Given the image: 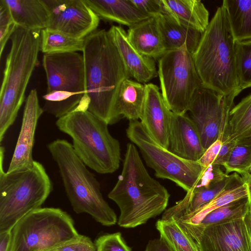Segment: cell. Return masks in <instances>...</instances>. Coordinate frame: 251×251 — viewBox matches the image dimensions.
<instances>
[{"label":"cell","mask_w":251,"mask_h":251,"mask_svg":"<svg viewBox=\"0 0 251 251\" xmlns=\"http://www.w3.org/2000/svg\"><path fill=\"white\" fill-rule=\"evenodd\" d=\"M84 44V39L74 38L47 28L41 30L40 51L44 54L82 51Z\"/></svg>","instance_id":"f546056e"},{"label":"cell","mask_w":251,"mask_h":251,"mask_svg":"<svg viewBox=\"0 0 251 251\" xmlns=\"http://www.w3.org/2000/svg\"><path fill=\"white\" fill-rule=\"evenodd\" d=\"M42 65L47 81L42 108L59 119L87 98L83 56L78 52L44 54Z\"/></svg>","instance_id":"ba28073f"},{"label":"cell","mask_w":251,"mask_h":251,"mask_svg":"<svg viewBox=\"0 0 251 251\" xmlns=\"http://www.w3.org/2000/svg\"><path fill=\"white\" fill-rule=\"evenodd\" d=\"M222 143L220 139H218L214 142L205 150L203 154L198 161V163L204 168L212 164L218 154Z\"/></svg>","instance_id":"74e56055"},{"label":"cell","mask_w":251,"mask_h":251,"mask_svg":"<svg viewBox=\"0 0 251 251\" xmlns=\"http://www.w3.org/2000/svg\"><path fill=\"white\" fill-rule=\"evenodd\" d=\"M44 112L39 104L37 90L32 89L25 100L20 133L7 173L27 169L33 166L35 131L38 120Z\"/></svg>","instance_id":"9a60e30c"},{"label":"cell","mask_w":251,"mask_h":251,"mask_svg":"<svg viewBox=\"0 0 251 251\" xmlns=\"http://www.w3.org/2000/svg\"><path fill=\"white\" fill-rule=\"evenodd\" d=\"M248 196L247 186L244 182L224 191L195 212L175 221L188 236L194 228L209 213L234 201L248 198Z\"/></svg>","instance_id":"484cf974"},{"label":"cell","mask_w":251,"mask_h":251,"mask_svg":"<svg viewBox=\"0 0 251 251\" xmlns=\"http://www.w3.org/2000/svg\"><path fill=\"white\" fill-rule=\"evenodd\" d=\"M245 139H251V94L243 98L230 110L223 141Z\"/></svg>","instance_id":"83f0119b"},{"label":"cell","mask_w":251,"mask_h":251,"mask_svg":"<svg viewBox=\"0 0 251 251\" xmlns=\"http://www.w3.org/2000/svg\"><path fill=\"white\" fill-rule=\"evenodd\" d=\"M55 124L71 137L75 151L87 167L100 174L113 173L119 168L120 145L105 121L88 110H75L58 119Z\"/></svg>","instance_id":"8992f818"},{"label":"cell","mask_w":251,"mask_h":251,"mask_svg":"<svg viewBox=\"0 0 251 251\" xmlns=\"http://www.w3.org/2000/svg\"><path fill=\"white\" fill-rule=\"evenodd\" d=\"M239 174L227 175L223 180L208 186L196 185L187 192L184 198L163 213L162 220H177L189 215L211 201L224 191L243 183Z\"/></svg>","instance_id":"e0dca14e"},{"label":"cell","mask_w":251,"mask_h":251,"mask_svg":"<svg viewBox=\"0 0 251 251\" xmlns=\"http://www.w3.org/2000/svg\"><path fill=\"white\" fill-rule=\"evenodd\" d=\"M0 92V142L14 123L25 98L32 73L38 64L41 30L19 26L10 37Z\"/></svg>","instance_id":"5b68a950"},{"label":"cell","mask_w":251,"mask_h":251,"mask_svg":"<svg viewBox=\"0 0 251 251\" xmlns=\"http://www.w3.org/2000/svg\"><path fill=\"white\" fill-rule=\"evenodd\" d=\"M146 98L145 85L127 78L122 83L116 101V112L119 119L139 120L143 114Z\"/></svg>","instance_id":"d4e9b609"},{"label":"cell","mask_w":251,"mask_h":251,"mask_svg":"<svg viewBox=\"0 0 251 251\" xmlns=\"http://www.w3.org/2000/svg\"><path fill=\"white\" fill-rule=\"evenodd\" d=\"M199 251H251V211L209 225L196 242Z\"/></svg>","instance_id":"5bb4252c"},{"label":"cell","mask_w":251,"mask_h":251,"mask_svg":"<svg viewBox=\"0 0 251 251\" xmlns=\"http://www.w3.org/2000/svg\"><path fill=\"white\" fill-rule=\"evenodd\" d=\"M108 32L130 77L145 83L158 75L154 59L136 50L129 42L127 33L122 26L113 25Z\"/></svg>","instance_id":"d6986e66"},{"label":"cell","mask_w":251,"mask_h":251,"mask_svg":"<svg viewBox=\"0 0 251 251\" xmlns=\"http://www.w3.org/2000/svg\"><path fill=\"white\" fill-rule=\"evenodd\" d=\"M193 57L203 87L224 96L236 97L241 92L237 76L235 41L222 5L202 33Z\"/></svg>","instance_id":"3957f363"},{"label":"cell","mask_w":251,"mask_h":251,"mask_svg":"<svg viewBox=\"0 0 251 251\" xmlns=\"http://www.w3.org/2000/svg\"><path fill=\"white\" fill-rule=\"evenodd\" d=\"M222 5L235 41L251 40V0H224Z\"/></svg>","instance_id":"4316f807"},{"label":"cell","mask_w":251,"mask_h":251,"mask_svg":"<svg viewBox=\"0 0 251 251\" xmlns=\"http://www.w3.org/2000/svg\"><path fill=\"white\" fill-rule=\"evenodd\" d=\"M161 93L170 110L183 114L196 91L202 87L193 54L186 46L168 50L158 59Z\"/></svg>","instance_id":"8fae6325"},{"label":"cell","mask_w":251,"mask_h":251,"mask_svg":"<svg viewBox=\"0 0 251 251\" xmlns=\"http://www.w3.org/2000/svg\"><path fill=\"white\" fill-rule=\"evenodd\" d=\"M86 96L88 110L108 125L119 118L116 101L123 82L130 77L108 31L96 30L84 39Z\"/></svg>","instance_id":"6da1fadb"},{"label":"cell","mask_w":251,"mask_h":251,"mask_svg":"<svg viewBox=\"0 0 251 251\" xmlns=\"http://www.w3.org/2000/svg\"><path fill=\"white\" fill-rule=\"evenodd\" d=\"M156 227L163 239L173 251H199L194 242L173 219L158 220Z\"/></svg>","instance_id":"4dcf8cb0"},{"label":"cell","mask_w":251,"mask_h":251,"mask_svg":"<svg viewBox=\"0 0 251 251\" xmlns=\"http://www.w3.org/2000/svg\"><path fill=\"white\" fill-rule=\"evenodd\" d=\"M162 14L174 22L203 33L209 24V12L199 0H161Z\"/></svg>","instance_id":"ffe728a7"},{"label":"cell","mask_w":251,"mask_h":251,"mask_svg":"<svg viewBox=\"0 0 251 251\" xmlns=\"http://www.w3.org/2000/svg\"><path fill=\"white\" fill-rule=\"evenodd\" d=\"M16 25L31 30L47 26L49 14L43 0H4Z\"/></svg>","instance_id":"cb8c5ba5"},{"label":"cell","mask_w":251,"mask_h":251,"mask_svg":"<svg viewBox=\"0 0 251 251\" xmlns=\"http://www.w3.org/2000/svg\"><path fill=\"white\" fill-rule=\"evenodd\" d=\"M235 98L224 96L203 86L195 93L188 111L205 150L217 140L223 141Z\"/></svg>","instance_id":"7c38bea8"},{"label":"cell","mask_w":251,"mask_h":251,"mask_svg":"<svg viewBox=\"0 0 251 251\" xmlns=\"http://www.w3.org/2000/svg\"><path fill=\"white\" fill-rule=\"evenodd\" d=\"M170 196L150 175L134 144H127L122 172L108 195L120 209L119 226L130 228L145 224L166 208Z\"/></svg>","instance_id":"7a4b0ae2"},{"label":"cell","mask_w":251,"mask_h":251,"mask_svg":"<svg viewBox=\"0 0 251 251\" xmlns=\"http://www.w3.org/2000/svg\"><path fill=\"white\" fill-rule=\"evenodd\" d=\"M145 86L146 98L140 122L154 140L168 149L172 112L157 85L148 83Z\"/></svg>","instance_id":"2e32d148"},{"label":"cell","mask_w":251,"mask_h":251,"mask_svg":"<svg viewBox=\"0 0 251 251\" xmlns=\"http://www.w3.org/2000/svg\"><path fill=\"white\" fill-rule=\"evenodd\" d=\"M126 133L156 177L173 181L186 192L197 184L205 169L198 161L182 158L160 145L139 120L130 121Z\"/></svg>","instance_id":"30bf717a"},{"label":"cell","mask_w":251,"mask_h":251,"mask_svg":"<svg viewBox=\"0 0 251 251\" xmlns=\"http://www.w3.org/2000/svg\"><path fill=\"white\" fill-rule=\"evenodd\" d=\"M12 230L0 232V251H11Z\"/></svg>","instance_id":"60d3db41"},{"label":"cell","mask_w":251,"mask_h":251,"mask_svg":"<svg viewBox=\"0 0 251 251\" xmlns=\"http://www.w3.org/2000/svg\"><path fill=\"white\" fill-rule=\"evenodd\" d=\"M223 167L227 175L234 172L243 177L249 174L251 169V139L236 141L229 157Z\"/></svg>","instance_id":"1f68e13d"},{"label":"cell","mask_w":251,"mask_h":251,"mask_svg":"<svg viewBox=\"0 0 251 251\" xmlns=\"http://www.w3.org/2000/svg\"><path fill=\"white\" fill-rule=\"evenodd\" d=\"M242 178L247 186L248 195V198L249 200L250 209L251 211V173H250L247 176Z\"/></svg>","instance_id":"b9f144b4"},{"label":"cell","mask_w":251,"mask_h":251,"mask_svg":"<svg viewBox=\"0 0 251 251\" xmlns=\"http://www.w3.org/2000/svg\"><path fill=\"white\" fill-rule=\"evenodd\" d=\"M126 33L131 44L145 56L158 59L167 51L155 17H151L129 27Z\"/></svg>","instance_id":"7402d4cb"},{"label":"cell","mask_w":251,"mask_h":251,"mask_svg":"<svg viewBox=\"0 0 251 251\" xmlns=\"http://www.w3.org/2000/svg\"><path fill=\"white\" fill-rule=\"evenodd\" d=\"M250 173H251V171H250Z\"/></svg>","instance_id":"7bdbcfd3"},{"label":"cell","mask_w":251,"mask_h":251,"mask_svg":"<svg viewBox=\"0 0 251 251\" xmlns=\"http://www.w3.org/2000/svg\"><path fill=\"white\" fill-rule=\"evenodd\" d=\"M145 251H173L161 238L150 240Z\"/></svg>","instance_id":"ab89813d"},{"label":"cell","mask_w":251,"mask_h":251,"mask_svg":"<svg viewBox=\"0 0 251 251\" xmlns=\"http://www.w3.org/2000/svg\"><path fill=\"white\" fill-rule=\"evenodd\" d=\"M139 10L150 17L162 14L161 0H130Z\"/></svg>","instance_id":"8d00e7d4"},{"label":"cell","mask_w":251,"mask_h":251,"mask_svg":"<svg viewBox=\"0 0 251 251\" xmlns=\"http://www.w3.org/2000/svg\"><path fill=\"white\" fill-rule=\"evenodd\" d=\"M78 234L67 212L58 208L41 207L14 226L11 251H49Z\"/></svg>","instance_id":"9c48e42d"},{"label":"cell","mask_w":251,"mask_h":251,"mask_svg":"<svg viewBox=\"0 0 251 251\" xmlns=\"http://www.w3.org/2000/svg\"><path fill=\"white\" fill-rule=\"evenodd\" d=\"M222 142L218 154L212 164L213 165L224 166L229 157L236 141L226 140Z\"/></svg>","instance_id":"f35d334b"},{"label":"cell","mask_w":251,"mask_h":251,"mask_svg":"<svg viewBox=\"0 0 251 251\" xmlns=\"http://www.w3.org/2000/svg\"><path fill=\"white\" fill-rule=\"evenodd\" d=\"M100 19L132 26L151 17L139 10L130 0H84Z\"/></svg>","instance_id":"44dd1931"},{"label":"cell","mask_w":251,"mask_h":251,"mask_svg":"<svg viewBox=\"0 0 251 251\" xmlns=\"http://www.w3.org/2000/svg\"><path fill=\"white\" fill-rule=\"evenodd\" d=\"M249 209L248 198L234 201L217 208L207 214L188 236L196 244L198 239L205 227L242 215Z\"/></svg>","instance_id":"f1b7e54d"},{"label":"cell","mask_w":251,"mask_h":251,"mask_svg":"<svg viewBox=\"0 0 251 251\" xmlns=\"http://www.w3.org/2000/svg\"><path fill=\"white\" fill-rule=\"evenodd\" d=\"M4 148L0 149V232L12 229L31 211L41 208L53 187L44 166L34 160L29 169L7 173Z\"/></svg>","instance_id":"52a82bcc"},{"label":"cell","mask_w":251,"mask_h":251,"mask_svg":"<svg viewBox=\"0 0 251 251\" xmlns=\"http://www.w3.org/2000/svg\"><path fill=\"white\" fill-rule=\"evenodd\" d=\"M95 243L97 251H131L120 232L102 235Z\"/></svg>","instance_id":"e575fe53"},{"label":"cell","mask_w":251,"mask_h":251,"mask_svg":"<svg viewBox=\"0 0 251 251\" xmlns=\"http://www.w3.org/2000/svg\"><path fill=\"white\" fill-rule=\"evenodd\" d=\"M236 66L239 89L251 87V40L235 41Z\"/></svg>","instance_id":"d6a6232c"},{"label":"cell","mask_w":251,"mask_h":251,"mask_svg":"<svg viewBox=\"0 0 251 251\" xmlns=\"http://www.w3.org/2000/svg\"><path fill=\"white\" fill-rule=\"evenodd\" d=\"M47 147L57 165L73 210L77 214L90 215L103 226L115 225L116 213L104 199L97 178L76 154L72 144L57 139Z\"/></svg>","instance_id":"277c9868"},{"label":"cell","mask_w":251,"mask_h":251,"mask_svg":"<svg viewBox=\"0 0 251 251\" xmlns=\"http://www.w3.org/2000/svg\"><path fill=\"white\" fill-rule=\"evenodd\" d=\"M186 113L172 112L168 150L182 158L198 161L205 150L196 125Z\"/></svg>","instance_id":"ac0fdd59"},{"label":"cell","mask_w":251,"mask_h":251,"mask_svg":"<svg viewBox=\"0 0 251 251\" xmlns=\"http://www.w3.org/2000/svg\"><path fill=\"white\" fill-rule=\"evenodd\" d=\"M49 19L47 28L83 39L97 30L100 19L84 0H43Z\"/></svg>","instance_id":"4fadbf2b"},{"label":"cell","mask_w":251,"mask_h":251,"mask_svg":"<svg viewBox=\"0 0 251 251\" xmlns=\"http://www.w3.org/2000/svg\"><path fill=\"white\" fill-rule=\"evenodd\" d=\"M49 251H97V248L95 243L89 237L79 234Z\"/></svg>","instance_id":"d590c367"},{"label":"cell","mask_w":251,"mask_h":251,"mask_svg":"<svg viewBox=\"0 0 251 251\" xmlns=\"http://www.w3.org/2000/svg\"><path fill=\"white\" fill-rule=\"evenodd\" d=\"M16 25L4 0H0V57L8 39L14 31Z\"/></svg>","instance_id":"836d02e7"},{"label":"cell","mask_w":251,"mask_h":251,"mask_svg":"<svg viewBox=\"0 0 251 251\" xmlns=\"http://www.w3.org/2000/svg\"><path fill=\"white\" fill-rule=\"evenodd\" d=\"M155 17L167 50L186 46L190 53L193 54L195 52L202 33L185 25L176 23L162 14Z\"/></svg>","instance_id":"603a6c76"}]
</instances>
